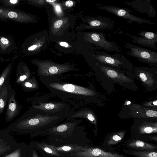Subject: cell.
Returning a JSON list of instances; mask_svg holds the SVG:
<instances>
[{"label": "cell", "mask_w": 157, "mask_h": 157, "mask_svg": "<svg viewBox=\"0 0 157 157\" xmlns=\"http://www.w3.org/2000/svg\"><path fill=\"white\" fill-rule=\"evenodd\" d=\"M157 100H155V101H154L153 102V104L154 105L156 106L157 105Z\"/></svg>", "instance_id": "36"}, {"label": "cell", "mask_w": 157, "mask_h": 157, "mask_svg": "<svg viewBox=\"0 0 157 157\" xmlns=\"http://www.w3.org/2000/svg\"><path fill=\"white\" fill-rule=\"evenodd\" d=\"M56 0H46V2H49V3L54 2H56Z\"/></svg>", "instance_id": "35"}, {"label": "cell", "mask_w": 157, "mask_h": 157, "mask_svg": "<svg viewBox=\"0 0 157 157\" xmlns=\"http://www.w3.org/2000/svg\"><path fill=\"white\" fill-rule=\"evenodd\" d=\"M27 67L24 63L21 61L19 63L17 67L16 73L17 79L16 83L17 84H21L27 79Z\"/></svg>", "instance_id": "15"}, {"label": "cell", "mask_w": 157, "mask_h": 157, "mask_svg": "<svg viewBox=\"0 0 157 157\" xmlns=\"http://www.w3.org/2000/svg\"><path fill=\"white\" fill-rule=\"evenodd\" d=\"M10 82L6 84L0 91V115L3 112L13 90Z\"/></svg>", "instance_id": "11"}, {"label": "cell", "mask_w": 157, "mask_h": 157, "mask_svg": "<svg viewBox=\"0 0 157 157\" xmlns=\"http://www.w3.org/2000/svg\"><path fill=\"white\" fill-rule=\"evenodd\" d=\"M44 108L47 110H51L53 109L55 107V105L52 103H48L45 104L44 106Z\"/></svg>", "instance_id": "27"}, {"label": "cell", "mask_w": 157, "mask_h": 157, "mask_svg": "<svg viewBox=\"0 0 157 157\" xmlns=\"http://www.w3.org/2000/svg\"><path fill=\"white\" fill-rule=\"evenodd\" d=\"M53 86L58 89H62L67 92L78 94L87 95H91L93 93L91 90L70 84H65L63 86H58L53 85Z\"/></svg>", "instance_id": "13"}, {"label": "cell", "mask_w": 157, "mask_h": 157, "mask_svg": "<svg viewBox=\"0 0 157 157\" xmlns=\"http://www.w3.org/2000/svg\"><path fill=\"white\" fill-rule=\"evenodd\" d=\"M10 20L20 23L32 22V16L26 12L15 9L6 8L0 5V20L4 21Z\"/></svg>", "instance_id": "6"}, {"label": "cell", "mask_w": 157, "mask_h": 157, "mask_svg": "<svg viewBox=\"0 0 157 157\" xmlns=\"http://www.w3.org/2000/svg\"><path fill=\"white\" fill-rule=\"evenodd\" d=\"M33 107L20 117L13 123L18 128L32 131L46 129L58 122L59 118L39 117Z\"/></svg>", "instance_id": "1"}, {"label": "cell", "mask_w": 157, "mask_h": 157, "mask_svg": "<svg viewBox=\"0 0 157 157\" xmlns=\"http://www.w3.org/2000/svg\"><path fill=\"white\" fill-rule=\"evenodd\" d=\"M16 48L15 42L10 36H0V53L2 54L10 53Z\"/></svg>", "instance_id": "12"}, {"label": "cell", "mask_w": 157, "mask_h": 157, "mask_svg": "<svg viewBox=\"0 0 157 157\" xmlns=\"http://www.w3.org/2000/svg\"><path fill=\"white\" fill-rule=\"evenodd\" d=\"M70 125L64 124L60 125L49 130H51V132H62L67 131Z\"/></svg>", "instance_id": "24"}, {"label": "cell", "mask_w": 157, "mask_h": 157, "mask_svg": "<svg viewBox=\"0 0 157 157\" xmlns=\"http://www.w3.org/2000/svg\"><path fill=\"white\" fill-rule=\"evenodd\" d=\"M146 114L149 117H157V112L152 110H148L146 112Z\"/></svg>", "instance_id": "25"}, {"label": "cell", "mask_w": 157, "mask_h": 157, "mask_svg": "<svg viewBox=\"0 0 157 157\" xmlns=\"http://www.w3.org/2000/svg\"><path fill=\"white\" fill-rule=\"evenodd\" d=\"M21 0H1L2 6L8 9H14L20 3Z\"/></svg>", "instance_id": "23"}, {"label": "cell", "mask_w": 157, "mask_h": 157, "mask_svg": "<svg viewBox=\"0 0 157 157\" xmlns=\"http://www.w3.org/2000/svg\"><path fill=\"white\" fill-rule=\"evenodd\" d=\"M75 157H127L116 153L106 152L99 148L84 147L81 151L71 153Z\"/></svg>", "instance_id": "8"}, {"label": "cell", "mask_w": 157, "mask_h": 157, "mask_svg": "<svg viewBox=\"0 0 157 157\" xmlns=\"http://www.w3.org/2000/svg\"><path fill=\"white\" fill-rule=\"evenodd\" d=\"M140 36H138L126 33L125 35L130 36L133 43L140 46L147 47L156 49L155 44L157 42V34L147 31H141L138 33Z\"/></svg>", "instance_id": "7"}, {"label": "cell", "mask_w": 157, "mask_h": 157, "mask_svg": "<svg viewBox=\"0 0 157 157\" xmlns=\"http://www.w3.org/2000/svg\"><path fill=\"white\" fill-rule=\"evenodd\" d=\"M94 57L99 63L110 67L120 69L125 68L131 70L132 64L123 54L117 53L110 54L104 51H94Z\"/></svg>", "instance_id": "2"}, {"label": "cell", "mask_w": 157, "mask_h": 157, "mask_svg": "<svg viewBox=\"0 0 157 157\" xmlns=\"http://www.w3.org/2000/svg\"><path fill=\"white\" fill-rule=\"evenodd\" d=\"M87 117L88 120L90 121H94L95 118L94 116L91 113H89L88 114Z\"/></svg>", "instance_id": "31"}, {"label": "cell", "mask_w": 157, "mask_h": 157, "mask_svg": "<svg viewBox=\"0 0 157 157\" xmlns=\"http://www.w3.org/2000/svg\"><path fill=\"white\" fill-rule=\"evenodd\" d=\"M22 108L15 98V92L13 90L6 106L5 119L8 122L11 121L20 113Z\"/></svg>", "instance_id": "10"}, {"label": "cell", "mask_w": 157, "mask_h": 157, "mask_svg": "<svg viewBox=\"0 0 157 157\" xmlns=\"http://www.w3.org/2000/svg\"><path fill=\"white\" fill-rule=\"evenodd\" d=\"M55 9L56 12L58 14L62 13V10L60 6L59 5H56L55 6Z\"/></svg>", "instance_id": "29"}, {"label": "cell", "mask_w": 157, "mask_h": 157, "mask_svg": "<svg viewBox=\"0 0 157 157\" xmlns=\"http://www.w3.org/2000/svg\"><path fill=\"white\" fill-rule=\"evenodd\" d=\"M140 133L141 134H150L157 133V124H148L143 125L139 128Z\"/></svg>", "instance_id": "20"}, {"label": "cell", "mask_w": 157, "mask_h": 157, "mask_svg": "<svg viewBox=\"0 0 157 157\" xmlns=\"http://www.w3.org/2000/svg\"><path fill=\"white\" fill-rule=\"evenodd\" d=\"M88 40L96 46L98 49H103L108 52H121L119 46L114 41L107 40L106 35L101 32H93L88 34Z\"/></svg>", "instance_id": "5"}, {"label": "cell", "mask_w": 157, "mask_h": 157, "mask_svg": "<svg viewBox=\"0 0 157 157\" xmlns=\"http://www.w3.org/2000/svg\"><path fill=\"white\" fill-rule=\"evenodd\" d=\"M125 133V132H121L113 134L109 139L107 141L108 144L109 145H114L119 142L123 139Z\"/></svg>", "instance_id": "22"}, {"label": "cell", "mask_w": 157, "mask_h": 157, "mask_svg": "<svg viewBox=\"0 0 157 157\" xmlns=\"http://www.w3.org/2000/svg\"><path fill=\"white\" fill-rule=\"evenodd\" d=\"M63 23V21L61 20H59L56 21L54 24V28L56 29L59 28Z\"/></svg>", "instance_id": "28"}, {"label": "cell", "mask_w": 157, "mask_h": 157, "mask_svg": "<svg viewBox=\"0 0 157 157\" xmlns=\"http://www.w3.org/2000/svg\"><path fill=\"white\" fill-rule=\"evenodd\" d=\"M130 101H128V102L127 103V104L128 105V104H130Z\"/></svg>", "instance_id": "37"}, {"label": "cell", "mask_w": 157, "mask_h": 157, "mask_svg": "<svg viewBox=\"0 0 157 157\" xmlns=\"http://www.w3.org/2000/svg\"><path fill=\"white\" fill-rule=\"evenodd\" d=\"M60 45L62 46L65 47H68L69 46V45L67 43L64 42H60Z\"/></svg>", "instance_id": "33"}, {"label": "cell", "mask_w": 157, "mask_h": 157, "mask_svg": "<svg viewBox=\"0 0 157 157\" xmlns=\"http://www.w3.org/2000/svg\"><path fill=\"white\" fill-rule=\"evenodd\" d=\"M123 42L125 44V47L130 50L127 52L128 55L136 58L140 62L147 63L150 66H157V53L156 52L135 44L124 41Z\"/></svg>", "instance_id": "3"}, {"label": "cell", "mask_w": 157, "mask_h": 157, "mask_svg": "<svg viewBox=\"0 0 157 157\" xmlns=\"http://www.w3.org/2000/svg\"><path fill=\"white\" fill-rule=\"evenodd\" d=\"M12 66V63L9 64L3 70L0 75V91L6 84L10 82V77Z\"/></svg>", "instance_id": "17"}, {"label": "cell", "mask_w": 157, "mask_h": 157, "mask_svg": "<svg viewBox=\"0 0 157 157\" xmlns=\"http://www.w3.org/2000/svg\"><path fill=\"white\" fill-rule=\"evenodd\" d=\"M32 157H38L37 154L34 151H33Z\"/></svg>", "instance_id": "34"}, {"label": "cell", "mask_w": 157, "mask_h": 157, "mask_svg": "<svg viewBox=\"0 0 157 157\" xmlns=\"http://www.w3.org/2000/svg\"><path fill=\"white\" fill-rule=\"evenodd\" d=\"M20 150H17L4 157H20Z\"/></svg>", "instance_id": "26"}, {"label": "cell", "mask_w": 157, "mask_h": 157, "mask_svg": "<svg viewBox=\"0 0 157 157\" xmlns=\"http://www.w3.org/2000/svg\"><path fill=\"white\" fill-rule=\"evenodd\" d=\"M128 146L132 148L140 150H154L157 148L156 147L140 140H134L130 142Z\"/></svg>", "instance_id": "16"}, {"label": "cell", "mask_w": 157, "mask_h": 157, "mask_svg": "<svg viewBox=\"0 0 157 157\" xmlns=\"http://www.w3.org/2000/svg\"><path fill=\"white\" fill-rule=\"evenodd\" d=\"M98 8L113 14L118 17L123 18L127 20V21L129 23H132L133 22H135L140 25L143 24L152 25L154 24L152 22L149 20L131 14V10L127 8H123L108 5L99 6Z\"/></svg>", "instance_id": "4"}, {"label": "cell", "mask_w": 157, "mask_h": 157, "mask_svg": "<svg viewBox=\"0 0 157 157\" xmlns=\"http://www.w3.org/2000/svg\"><path fill=\"white\" fill-rule=\"evenodd\" d=\"M40 65L41 70L50 74H55L63 72L67 68L64 66L54 64L48 62H42Z\"/></svg>", "instance_id": "14"}, {"label": "cell", "mask_w": 157, "mask_h": 157, "mask_svg": "<svg viewBox=\"0 0 157 157\" xmlns=\"http://www.w3.org/2000/svg\"><path fill=\"white\" fill-rule=\"evenodd\" d=\"M38 146L40 148L50 154L57 156H59L60 155L59 152L56 149V147L54 145H48L44 143H39L38 144Z\"/></svg>", "instance_id": "19"}, {"label": "cell", "mask_w": 157, "mask_h": 157, "mask_svg": "<svg viewBox=\"0 0 157 157\" xmlns=\"http://www.w3.org/2000/svg\"><path fill=\"white\" fill-rule=\"evenodd\" d=\"M128 153L136 157H157V153L155 151H132Z\"/></svg>", "instance_id": "21"}, {"label": "cell", "mask_w": 157, "mask_h": 157, "mask_svg": "<svg viewBox=\"0 0 157 157\" xmlns=\"http://www.w3.org/2000/svg\"><path fill=\"white\" fill-rule=\"evenodd\" d=\"M1 3V0H0V3Z\"/></svg>", "instance_id": "38"}, {"label": "cell", "mask_w": 157, "mask_h": 157, "mask_svg": "<svg viewBox=\"0 0 157 157\" xmlns=\"http://www.w3.org/2000/svg\"><path fill=\"white\" fill-rule=\"evenodd\" d=\"M73 2L72 1L68 0L66 2L65 5L68 7H71L73 5Z\"/></svg>", "instance_id": "30"}, {"label": "cell", "mask_w": 157, "mask_h": 157, "mask_svg": "<svg viewBox=\"0 0 157 157\" xmlns=\"http://www.w3.org/2000/svg\"><path fill=\"white\" fill-rule=\"evenodd\" d=\"M24 85L25 87L31 88L32 87V84L29 82H26L24 84H22V86Z\"/></svg>", "instance_id": "32"}, {"label": "cell", "mask_w": 157, "mask_h": 157, "mask_svg": "<svg viewBox=\"0 0 157 157\" xmlns=\"http://www.w3.org/2000/svg\"><path fill=\"white\" fill-rule=\"evenodd\" d=\"M124 3L137 11L147 14L149 17L155 16L156 12L151 4V0H135Z\"/></svg>", "instance_id": "9"}, {"label": "cell", "mask_w": 157, "mask_h": 157, "mask_svg": "<svg viewBox=\"0 0 157 157\" xmlns=\"http://www.w3.org/2000/svg\"><path fill=\"white\" fill-rule=\"evenodd\" d=\"M84 147L77 145H68L56 147L59 152H70L71 153L78 152L81 151L83 149Z\"/></svg>", "instance_id": "18"}]
</instances>
